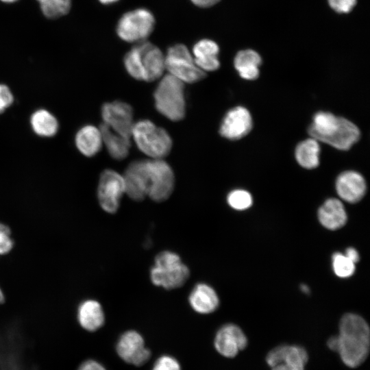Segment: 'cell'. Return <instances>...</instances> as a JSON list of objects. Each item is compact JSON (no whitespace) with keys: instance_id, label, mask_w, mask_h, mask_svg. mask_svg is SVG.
<instances>
[{"instance_id":"obj_37","label":"cell","mask_w":370,"mask_h":370,"mask_svg":"<svg viewBox=\"0 0 370 370\" xmlns=\"http://www.w3.org/2000/svg\"><path fill=\"white\" fill-rule=\"evenodd\" d=\"M191 2L196 6L199 8H209L216 3L220 0H190Z\"/></svg>"},{"instance_id":"obj_27","label":"cell","mask_w":370,"mask_h":370,"mask_svg":"<svg viewBox=\"0 0 370 370\" xmlns=\"http://www.w3.org/2000/svg\"><path fill=\"white\" fill-rule=\"evenodd\" d=\"M308 358L307 352L304 347L299 345H286L282 362L294 370H304Z\"/></svg>"},{"instance_id":"obj_32","label":"cell","mask_w":370,"mask_h":370,"mask_svg":"<svg viewBox=\"0 0 370 370\" xmlns=\"http://www.w3.org/2000/svg\"><path fill=\"white\" fill-rule=\"evenodd\" d=\"M14 242L10 228L0 223V256L8 254L12 249Z\"/></svg>"},{"instance_id":"obj_23","label":"cell","mask_w":370,"mask_h":370,"mask_svg":"<svg viewBox=\"0 0 370 370\" xmlns=\"http://www.w3.org/2000/svg\"><path fill=\"white\" fill-rule=\"evenodd\" d=\"M261 58L251 49L242 50L234 58V64L240 76L247 80H254L259 76L258 66Z\"/></svg>"},{"instance_id":"obj_12","label":"cell","mask_w":370,"mask_h":370,"mask_svg":"<svg viewBox=\"0 0 370 370\" xmlns=\"http://www.w3.org/2000/svg\"><path fill=\"white\" fill-rule=\"evenodd\" d=\"M247 345V338L236 325L227 323L217 332L214 338L216 351L225 358H234Z\"/></svg>"},{"instance_id":"obj_18","label":"cell","mask_w":370,"mask_h":370,"mask_svg":"<svg viewBox=\"0 0 370 370\" xmlns=\"http://www.w3.org/2000/svg\"><path fill=\"white\" fill-rule=\"evenodd\" d=\"M188 301L196 312L204 314L213 312L219 304L216 291L204 283L197 284L193 288L189 295Z\"/></svg>"},{"instance_id":"obj_11","label":"cell","mask_w":370,"mask_h":370,"mask_svg":"<svg viewBox=\"0 0 370 370\" xmlns=\"http://www.w3.org/2000/svg\"><path fill=\"white\" fill-rule=\"evenodd\" d=\"M103 123L121 136L130 139L134 126L133 110L123 101L106 103L101 108Z\"/></svg>"},{"instance_id":"obj_2","label":"cell","mask_w":370,"mask_h":370,"mask_svg":"<svg viewBox=\"0 0 370 370\" xmlns=\"http://www.w3.org/2000/svg\"><path fill=\"white\" fill-rule=\"evenodd\" d=\"M308 133L319 142L340 150H348L360 138V130L350 121L330 112L314 114Z\"/></svg>"},{"instance_id":"obj_22","label":"cell","mask_w":370,"mask_h":370,"mask_svg":"<svg viewBox=\"0 0 370 370\" xmlns=\"http://www.w3.org/2000/svg\"><path fill=\"white\" fill-rule=\"evenodd\" d=\"M99 128L101 134L102 143L109 154L116 160L126 158L130 148V140L116 133L103 123Z\"/></svg>"},{"instance_id":"obj_26","label":"cell","mask_w":370,"mask_h":370,"mask_svg":"<svg viewBox=\"0 0 370 370\" xmlns=\"http://www.w3.org/2000/svg\"><path fill=\"white\" fill-rule=\"evenodd\" d=\"M45 16L54 19L68 14L71 7V0H36Z\"/></svg>"},{"instance_id":"obj_44","label":"cell","mask_w":370,"mask_h":370,"mask_svg":"<svg viewBox=\"0 0 370 370\" xmlns=\"http://www.w3.org/2000/svg\"><path fill=\"white\" fill-rule=\"evenodd\" d=\"M1 1L5 3H13L17 0H1Z\"/></svg>"},{"instance_id":"obj_40","label":"cell","mask_w":370,"mask_h":370,"mask_svg":"<svg viewBox=\"0 0 370 370\" xmlns=\"http://www.w3.org/2000/svg\"><path fill=\"white\" fill-rule=\"evenodd\" d=\"M271 368L272 370H294L293 369L283 362L280 363Z\"/></svg>"},{"instance_id":"obj_17","label":"cell","mask_w":370,"mask_h":370,"mask_svg":"<svg viewBox=\"0 0 370 370\" xmlns=\"http://www.w3.org/2000/svg\"><path fill=\"white\" fill-rule=\"evenodd\" d=\"M219 52L217 42L208 38L198 40L193 47L194 62L204 71H214L219 68Z\"/></svg>"},{"instance_id":"obj_15","label":"cell","mask_w":370,"mask_h":370,"mask_svg":"<svg viewBox=\"0 0 370 370\" xmlns=\"http://www.w3.org/2000/svg\"><path fill=\"white\" fill-rule=\"evenodd\" d=\"M141 58L145 81L160 78L165 68V57L161 50L151 42L144 40L136 44Z\"/></svg>"},{"instance_id":"obj_30","label":"cell","mask_w":370,"mask_h":370,"mask_svg":"<svg viewBox=\"0 0 370 370\" xmlns=\"http://www.w3.org/2000/svg\"><path fill=\"white\" fill-rule=\"evenodd\" d=\"M227 203L234 209L244 210L249 208L252 204L251 194L244 190H234L227 195Z\"/></svg>"},{"instance_id":"obj_10","label":"cell","mask_w":370,"mask_h":370,"mask_svg":"<svg viewBox=\"0 0 370 370\" xmlns=\"http://www.w3.org/2000/svg\"><path fill=\"white\" fill-rule=\"evenodd\" d=\"M123 193V176L110 169L103 171L97 188L98 201L101 208L108 213H115L119 209L120 199Z\"/></svg>"},{"instance_id":"obj_5","label":"cell","mask_w":370,"mask_h":370,"mask_svg":"<svg viewBox=\"0 0 370 370\" xmlns=\"http://www.w3.org/2000/svg\"><path fill=\"white\" fill-rule=\"evenodd\" d=\"M132 136L138 149L152 159H162L172 147V140L167 132L148 120L134 123Z\"/></svg>"},{"instance_id":"obj_6","label":"cell","mask_w":370,"mask_h":370,"mask_svg":"<svg viewBox=\"0 0 370 370\" xmlns=\"http://www.w3.org/2000/svg\"><path fill=\"white\" fill-rule=\"evenodd\" d=\"M156 19L152 12L147 8H140L124 13L119 19L116 33L123 40L127 42H140L152 33Z\"/></svg>"},{"instance_id":"obj_36","label":"cell","mask_w":370,"mask_h":370,"mask_svg":"<svg viewBox=\"0 0 370 370\" xmlns=\"http://www.w3.org/2000/svg\"><path fill=\"white\" fill-rule=\"evenodd\" d=\"M77 370H108L101 362L96 360L88 359L83 361Z\"/></svg>"},{"instance_id":"obj_28","label":"cell","mask_w":370,"mask_h":370,"mask_svg":"<svg viewBox=\"0 0 370 370\" xmlns=\"http://www.w3.org/2000/svg\"><path fill=\"white\" fill-rule=\"evenodd\" d=\"M123 62L125 69L132 77L145 81L140 54L136 45L125 55Z\"/></svg>"},{"instance_id":"obj_8","label":"cell","mask_w":370,"mask_h":370,"mask_svg":"<svg viewBox=\"0 0 370 370\" xmlns=\"http://www.w3.org/2000/svg\"><path fill=\"white\" fill-rule=\"evenodd\" d=\"M148 175L147 196L153 201L166 200L174 188V175L169 164L162 159L147 160Z\"/></svg>"},{"instance_id":"obj_21","label":"cell","mask_w":370,"mask_h":370,"mask_svg":"<svg viewBox=\"0 0 370 370\" xmlns=\"http://www.w3.org/2000/svg\"><path fill=\"white\" fill-rule=\"evenodd\" d=\"M75 143L77 149L85 156H95L103 144L99 128L91 125L82 127L75 135Z\"/></svg>"},{"instance_id":"obj_39","label":"cell","mask_w":370,"mask_h":370,"mask_svg":"<svg viewBox=\"0 0 370 370\" xmlns=\"http://www.w3.org/2000/svg\"><path fill=\"white\" fill-rule=\"evenodd\" d=\"M327 345L332 351L337 352L338 340L337 336H331L327 341Z\"/></svg>"},{"instance_id":"obj_31","label":"cell","mask_w":370,"mask_h":370,"mask_svg":"<svg viewBox=\"0 0 370 370\" xmlns=\"http://www.w3.org/2000/svg\"><path fill=\"white\" fill-rule=\"evenodd\" d=\"M151 370H182V367L174 356L164 354L156 359Z\"/></svg>"},{"instance_id":"obj_20","label":"cell","mask_w":370,"mask_h":370,"mask_svg":"<svg viewBox=\"0 0 370 370\" xmlns=\"http://www.w3.org/2000/svg\"><path fill=\"white\" fill-rule=\"evenodd\" d=\"M77 320L80 326L88 332L99 330L105 323L101 305L93 299L83 301L78 308Z\"/></svg>"},{"instance_id":"obj_25","label":"cell","mask_w":370,"mask_h":370,"mask_svg":"<svg viewBox=\"0 0 370 370\" xmlns=\"http://www.w3.org/2000/svg\"><path fill=\"white\" fill-rule=\"evenodd\" d=\"M30 124L33 131L42 137L53 136L59 127L57 119L45 109H39L32 114Z\"/></svg>"},{"instance_id":"obj_19","label":"cell","mask_w":370,"mask_h":370,"mask_svg":"<svg viewBox=\"0 0 370 370\" xmlns=\"http://www.w3.org/2000/svg\"><path fill=\"white\" fill-rule=\"evenodd\" d=\"M318 219L323 227L335 230L346 223L347 216L343 203L338 199L330 198L319 208Z\"/></svg>"},{"instance_id":"obj_34","label":"cell","mask_w":370,"mask_h":370,"mask_svg":"<svg viewBox=\"0 0 370 370\" xmlns=\"http://www.w3.org/2000/svg\"><path fill=\"white\" fill-rule=\"evenodd\" d=\"M13 101L14 97L9 87L0 84V114L8 108Z\"/></svg>"},{"instance_id":"obj_41","label":"cell","mask_w":370,"mask_h":370,"mask_svg":"<svg viewBox=\"0 0 370 370\" xmlns=\"http://www.w3.org/2000/svg\"><path fill=\"white\" fill-rule=\"evenodd\" d=\"M99 1L102 4L110 5V4L116 3L119 1V0H99Z\"/></svg>"},{"instance_id":"obj_7","label":"cell","mask_w":370,"mask_h":370,"mask_svg":"<svg viewBox=\"0 0 370 370\" xmlns=\"http://www.w3.org/2000/svg\"><path fill=\"white\" fill-rule=\"evenodd\" d=\"M164 57L165 68L169 74L184 83H195L206 76L205 72L195 64L192 54L183 44L170 47Z\"/></svg>"},{"instance_id":"obj_1","label":"cell","mask_w":370,"mask_h":370,"mask_svg":"<svg viewBox=\"0 0 370 370\" xmlns=\"http://www.w3.org/2000/svg\"><path fill=\"white\" fill-rule=\"evenodd\" d=\"M338 353L343 362L356 368L362 364L369 352L370 332L366 321L360 316L347 313L339 322Z\"/></svg>"},{"instance_id":"obj_9","label":"cell","mask_w":370,"mask_h":370,"mask_svg":"<svg viewBox=\"0 0 370 370\" xmlns=\"http://www.w3.org/2000/svg\"><path fill=\"white\" fill-rule=\"evenodd\" d=\"M116 352L123 361L136 367L145 365L151 355L143 336L134 330H127L119 337Z\"/></svg>"},{"instance_id":"obj_16","label":"cell","mask_w":370,"mask_h":370,"mask_svg":"<svg viewBox=\"0 0 370 370\" xmlns=\"http://www.w3.org/2000/svg\"><path fill=\"white\" fill-rule=\"evenodd\" d=\"M366 189L364 177L356 171H344L336 181L337 194L343 200L351 204L359 201L364 197Z\"/></svg>"},{"instance_id":"obj_14","label":"cell","mask_w":370,"mask_h":370,"mask_svg":"<svg viewBox=\"0 0 370 370\" xmlns=\"http://www.w3.org/2000/svg\"><path fill=\"white\" fill-rule=\"evenodd\" d=\"M251 127L252 119L249 112L244 107L237 106L227 112L219 132L227 139L238 140L246 136Z\"/></svg>"},{"instance_id":"obj_4","label":"cell","mask_w":370,"mask_h":370,"mask_svg":"<svg viewBox=\"0 0 370 370\" xmlns=\"http://www.w3.org/2000/svg\"><path fill=\"white\" fill-rule=\"evenodd\" d=\"M189 275V269L182 262L180 256L170 251L159 253L150 271L151 282L167 290L182 286Z\"/></svg>"},{"instance_id":"obj_29","label":"cell","mask_w":370,"mask_h":370,"mask_svg":"<svg viewBox=\"0 0 370 370\" xmlns=\"http://www.w3.org/2000/svg\"><path fill=\"white\" fill-rule=\"evenodd\" d=\"M332 267L334 273L339 278H349L354 273L355 263L345 254L336 252L332 256Z\"/></svg>"},{"instance_id":"obj_43","label":"cell","mask_w":370,"mask_h":370,"mask_svg":"<svg viewBox=\"0 0 370 370\" xmlns=\"http://www.w3.org/2000/svg\"><path fill=\"white\" fill-rule=\"evenodd\" d=\"M4 301V295L0 288V304H2Z\"/></svg>"},{"instance_id":"obj_24","label":"cell","mask_w":370,"mask_h":370,"mask_svg":"<svg viewBox=\"0 0 370 370\" xmlns=\"http://www.w3.org/2000/svg\"><path fill=\"white\" fill-rule=\"evenodd\" d=\"M320 146L313 138L299 143L295 149V158L302 167L312 169L319 164Z\"/></svg>"},{"instance_id":"obj_13","label":"cell","mask_w":370,"mask_h":370,"mask_svg":"<svg viewBox=\"0 0 370 370\" xmlns=\"http://www.w3.org/2000/svg\"><path fill=\"white\" fill-rule=\"evenodd\" d=\"M123 179L125 193L134 201L143 200L148 193L147 160L131 162L125 172Z\"/></svg>"},{"instance_id":"obj_3","label":"cell","mask_w":370,"mask_h":370,"mask_svg":"<svg viewBox=\"0 0 370 370\" xmlns=\"http://www.w3.org/2000/svg\"><path fill=\"white\" fill-rule=\"evenodd\" d=\"M153 97L156 108L162 115L173 121H180L184 117V82L169 73L162 78Z\"/></svg>"},{"instance_id":"obj_38","label":"cell","mask_w":370,"mask_h":370,"mask_svg":"<svg viewBox=\"0 0 370 370\" xmlns=\"http://www.w3.org/2000/svg\"><path fill=\"white\" fill-rule=\"evenodd\" d=\"M345 255L354 263L358 262L360 259L358 252L353 247H348L345 250Z\"/></svg>"},{"instance_id":"obj_33","label":"cell","mask_w":370,"mask_h":370,"mask_svg":"<svg viewBox=\"0 0 370 370\" xmlns=\"http://www.w3.org/2000/svg\"><path fill=\"white\" fill-rule=\"evenodd\" d=\"M286 345L283 344L278 345L272 349L266 356V362L271 367H273L283 360Z\"/></svg>"},{"instance_id":"obj_35","label":"cell","mask_w":370,"mask_h":370,"mask_svg":"<svg viewBox=\"0 0 370 370\" xmlns=\"http://www.w3.org/2000/svg\"><path fill=\"white\" fill-rule=\"evenodd\" d=\"M330 7L337 12L347 13L354 7L356 0H328Z\"/></svg>"},{"instance_id":"obj_42","label":"cell","mask_w":370,"mask_h":370,"mask_svg":"<svg viewBox=\"0 0 370 370\" xmlns=\"http://www.w3.org/2000/svg\"><path fill=\"white\" fill-rule=\"evenodd\" d=\"M301 290L305 293H309L310 289L306 284H301Z\"/></svg>"}]
</instances>
